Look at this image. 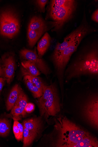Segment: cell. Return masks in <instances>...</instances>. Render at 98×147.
<instances>
[{
	"label": "cell",
	"instance_id": "d6986e66",
	"mask_svg": "<svg viewBox=\"0 0 98 147\" xmlns=\"http://www.w3.org/2000/svg\"><path fill=\"white\" fill-rule=\"evenodd\" d=\"M43 33L28 29L27 36L29 46L33 47Z\"/></svg>",
	"mask_w": 98,
	"mask_h": 147
},
{
	"label": "cell",
	"instance_id": "9a60e30c",
	"mask_svg": "<svg viewBox=\"0 0 98 147\" xmlns=\"http://www.w3.org/2000/svg\"><path fill=\"white\" fill-rule=\"evenodd\" d=\"M23 124L24 127L37 135L39 132L41 127L40 117L26 119L23 121Z\"/></svg>",
	"mask_w": 98,
	"mask_h": 147
},
{
	"label": "cell",
	"instance_id": "9c48e42d",
	"mask_svg": "<svg viewBox=\"0 0 98 147\" xmlns=\"http://www.w3.org/2000/svg\"><path fill=\"white\" fill-rule=\"evenodd\" d=\"M20 54L23 59L33 63L42 73L45 75L50 73L49 67L43 59L38 56L36 48L34 50L23 49L20 51Z\"/></svg>",
	"mask_w": 98,
	"mask_h": 147
},
{
	"label": "cell",
	"instance_id": "44dd1931",
	"mask_svg": "<svg viewBox=\"0 0 98 147\" xmlns=\"http://www.w3.org/2000/svg\"><path fill=\"white\" fill-rule=\"evenodd\" d=\"M51 5L68 8L76 7V1L73 0H53Z\"/></svg>",
	"mask_w": 98,
	"mask_h": 147
},
{
	"label": "cell",
	"instance_id": "7a4b0ae2",
	"mask_svg": "<svg viewBox=\"0 0 98 147\" xmlns=\"http://www.w3.org/2000/svg\"><path fill=\"white\" fill-rule=\"evenodd\" d=\"M58 120L55 125L59 132L56 147H79L82 142L92 136L66 118Z\"/></svg>",
	"mask_w": 98,
	"mask_h": 147
},
{
	"label": "cell",
	"instance_id": "ac0fdd59",
	"mask_svg": "<svg viewBox=\"0 0 98 147\" xmlns=\"http://www.w3.org/2000/svg\"><path fill=\"white\" fill-rule=\"evenodd\" d=\"M37 136L36 135L24 127L23 147H26L30 146L32 143Z\"/></svg>",
	"mask_w": 98,
	"mask_h": 147
},
{
	"label": "cell",
	"instance_id": "cb8c5ba5",
	"mask_svg": "<svg viewBox=\"0 0 98 147\" xmlns=\"http://www.w3.org/2000/svg\"><path fill=\"white\" fill-rule=\"evenodd\" d=\"M48 2V1L47 0H38L36 1L37 4L40 10L43 13L45 11V6Z\"/></svg>",
	"mask_w": 98,
	"mask_h": 147
},
{
	"label": "cell",
	"instance_id": "484cf974",
	"mask_svg": "<svg viewBox=\"0 0 98 147\" xmlns=\"http://www.w3.org/2000/svg\"><path fill=\"white\" fill-rule=\"evenodd\" d=\"M17 125L19 127L20 132V136L21 140L23 138V133L24 131V126L23 125L20 123L18 121H16Z\"/></svg>",
	"mask_w": 98,
	"mask_h": 147
},
{
	"label": "cell",
	"instance_id": "30bf717a",
	"mask_svg": "<svg viewBox=\"0 0 98 147\" xmlns=\"http://www.w3.org/2000/svg\"><path fill=\"white\" fill-rule=\"evenodd\" d=\"M28 101L27 97L22 90L18 100L11 110L10 114L14 121H18L20 115L24 116L25 115V109Z\"/></svg>",
	"mask_w": 98,
	"mask_h": 147
},
{
	"label": "cell",
	"instance_id": "8992f818",
	"mask_svg": "<svg viewBox=\"0 0 98 147\" xmlns=\"http://www.w3.org/2000/svg\"><path fill=\"white\" fill-rule=\"evenodd\" d=\"M85 13L81 24L75 30L64 38L61 43H58L55 46L52 56V58L58 56L67 47L70 45L84 32L91 28L86 20Z\"/></svg>",
	"mask_w": 98,
	"mask_h": 147
},
{
	"label": "cell",
	"instance_id": "2e32d148",
	"mask_svg": "<svg viewBox=\"0 0 98 147\" xmlns=\"http://www.w3.org/2000/svg\"><path fill=\"white\" fill-rule=\"evenodd\" d=\"M51 37L46 32L39 42L37 47L38 55L41 58L45 54L50 45Z\"/></svg>",
	"mask_w": 98,
	"mask_h": 147
},
{
	"label": "cell",
	"instance_id": "ba28073f",
	"mask_svg": "<svg viewBox=\"0 0 98 147\" xmlns=\"http://www.w3.org/2000/svg\"><path fill=\"white\" fill-rule=\"evenodd\" d=\"M76 7L68 8L51 5L50 16L56 21L57 29L61 28L64 23L70 19Z\"/></svg>",
	"mask_w": 98,
	"mask_h": 147
},
{
	"label": "cell",
	"instance_id": "52a82bcc",
	"mask_svg": "<svg viewBox=\"0 0 98 147\" xmlns=\"http://www.w3.org/2000/svg\"><path fill=\"white\" fill-rule=\"evenodd\" d=\"M84 117L87 122L93 127L98 128V97L97 95L90 96L83 106Z\"/></svg>",
	"mask_w": 98,
	"mask_h": 147
},
{
	"label": "cell",
	"instance_id": "8fae6325",
	"mask_svg": "<svg viewBox=\"0 0 98 147\" xmlns=\"http://www.w3.org/2000/svg\"><path fill=\"white\" fill-rule=\"evenodd\" d=\"M2 68L4 75L8 84H10L14 77L15 69V61L13 57L10 56L3 59Z\"/></svg>",
	"mask_w": 98,
	"mask_h": 147
},
{
	"label": "cell",
	"instance_id": "3957f363",
	"mask_svg": "<svg viewBox=\"0 0 98 147\" xmlns=\"http://www.w3.org/2000/svg\"><path fill=\"white\" fill-rule=\"evenodd\" d=\"M38 105L41 116L47 120L50 116H55L60 111V99L56 86L54 84L46 86Z\"/></svg>",
	"mask_w": 98,
	"mask_h": 147
},
{
	"label": "cell",
	"instance_id": "f1b7e54d",
	"mask_svg": "<svg viewBox=\"0 0 98 147\" xmlns=\"http://www.w3.org/2000/svg\"><path fill=\"white\" fill-rule=\"evenodd\" d=\"M4 75V73L2 67L1 66V63H0V77Z\"/></svg>",
	"mask_w": 98,
	"mask_h": 147
},
{
	"label": "cell",
	"instance_id": "7c38bea8",
	"mask_svg": "<svg viewBox=\"0 0 98 147\" xmlns=\"http://www.w3.org/2000/svg\"><path fill=\"white\" fill-rule=\"evenodd\" d=\"M22 90V89L18 84L16 85L12 88L6 102L7 111L11 110L18 100Z\"/></svg>",
	"mask_w": 98,
	"mask_h": 147
},
{
	"label": "cell",
	"instance_id": "4fadbf2b",
	"mask_svg": "<svg viewBox=\"0 0 98 147\" xmlns=\"http://www.w3.org/2000/svg\"><path fill=\"white\" fill-rule=\"evenodd\" d=\"M45 22L40 17L34 16L31 19L28 29L44 33L47 29Z\"/></svg>",
	"mask_w": 98,
	"mask_h": 147
},
{
	"label": "cell",
	"instance_id": "4316f807",
	"mask_svg": "<svg viewBox=\"0 0 98 147\" xmlns=\"http://www.w3.org/2000/svg\"><path fill=\"white\" fill-rule=\"evenodd\" d=\"M92 19L93 20L98 23V9H97L92 14Z\"/></svg>",
	"mask_w": 98,
	"mask_h": 147
},
{
	"label": "cell",
	"instance_id": "7402d4cb",
	"mask_svg": "<svg viewBox=\"0 0 98 147\" xmlns=\"http://www.w3.org/2000/svg\"><path fill=\"white\" fill-rule=\"evenodd\" d=\"M33 84L37 88L43 92L45 87L46 86L38 76H33L28 75Z\"/></svg>",
	"mask_w": 98,
	"mask_h": 147
},
{
	"label": "cell",
	"instance_id": "d4e9b609",
	"mask_svg": "<svg viewBox=\"0 0 98 147\" xmlns=\"http://www.w3.org/2000/svg\"><path fill=\"white\" fill-rule=\"evenodd\" d=\"M35 109L34 105L31 103H27L25 109L26 112L30 113L32 112Z\"/></svg>",
	"mask_w": 98,
	"mask_h": 147
},
{
	"label": "cell",
	"instance_id": "5bb4252c",
	"mask_svg": "<svg viewBox=\"0 0 98 147\" xmlns=\"http://www.w3.org/2000/svg\"><path fill=\"white\" fill-rule=\"evenodd\" d=\"M21 65V72L24 76L26 75L38 76L40 75L39 71L32 62L24 60L22 62Z\"/></svg>",
	"mask_w": 98,
	"mask_h": 147
},
{
	"label": "cell",
	"instance_id": "83f0119b",
	"mask_svg": "<svg viewBox=\"0 0 98 147\" xmlns=\"http://www.w3.org/2000/svg\"><path fill=\"white\" fill-rule=\"evenodd\" d=\"M5 81H6V79L5 78L0 77V92L2 91Z\"/></svg>",
	"mask_w": 98,
	"mask_h": 147
},
{
	"label": "cell",
	"instance_id": "ffe728a7",
	"mask_svg": "<svg viewBox=\"0 0 98 147\" xmlns=\"http://www.w3.org/2000/svg\"><path fill=\"white\" fill-rule=\"evenodd\" d=\"M10 129V124L9 120L5 118L0 119V136H7Z\"/></svg>",
	"mask_w": 98,
	"mask_h": 147
},
{
	"label": "cell",
	"instance_id": "277c9868",
	"mask_svg": "<svg viewBox=\"0 0 98 147\" xmlns=\"http://www.w3.org/2000/svg\"><path fill=\"white\" fill-rule=\"evenodd\" d=\"M95 31L96 30L95 29L91 28L81 34L58 56L52 58L59 80L62 81V80L63 79L66 67L82 39L88 34Z\"/></svg>",
	"mask_w": 98,
	"mask_h": 147
},
{
	"label": "cell",
	"instance_id": "603a6c76",
	"mask_svg": "<svg viewBox=\"0 0 98 147\" xmlns=\"http://www.w3.org/2000/svg\"><path fill=\"white\" fill-rule=\"evenodd\" d=\"M13 131L16 140L18 141L22 140L21 138L20 131L17 125L16 121H14Z\"/></svg>",
	"mask_w": 98,
	"mask_h": 147
},
{
	"label": "cell",
	"instance_id": "5b68a950",
	"mask_svg": "<svg viewBox=\"0 0 98 147\" xmlns=\"http://www.w3.org/2000/svg\"><path fill=\"white\" fill-rule=\"evenodd\" d=\"M20 22L14 13L9 10L3 12L0 16V32L3 36L12 38L19 32Z\"/></svg>",
	"mask_w": 98,
	"mask_h": 147
},
{
	"label": "cell",
	"instance_id": "e0dca14e",
	"mask_svg": "<svg viewBox=\"0 0 98 147\" xmlns=\"http://www.w3.org/2000/svg\"><path fill=\"white\" fill-rule=\"evenodd\" d=\"M24 80L27 88L32 93L35 98H39L43 95V92L33 84L28 76H24Z\"/></svg>",
	"mask_w": 98,
	"mask_h": 147
},
{
	"label": "cell",
	"instance_id": "6da1fadb",
	"mask_svg": "<svg viewBox=\"0 0 98 147\" xmlns=\"http://www.w3.org/2000/svg\"><path fill=\"white\" fill-rule=\"evenodd\" d=\"M64 74L67 80L83 75L97 76V45H93L84 50L69 65Z\"/></svg>",
	"mask_w": 98,
	"mask_h": 147
}]
</instances>
